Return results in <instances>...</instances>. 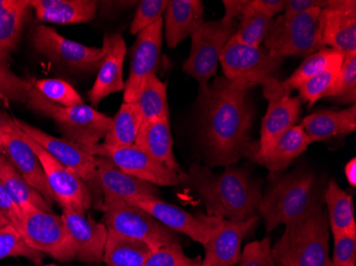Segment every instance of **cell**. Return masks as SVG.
Masks as SVG:
<instances>
[{"mask_svg":"<svg viewBox=\"0 0 356 266\" xmlns=\"http://www.w3.org/2000/svg\"><path fill=\"white\" fill-rule=\"evenodd\" d=\"M33 82L16 76L11 69H0V98L6 103H26Z\"/></svg>","mask_w":356,"mask_h":266,"instance_id":"40","label":"cell"},{"mask_svg":"<svg viewBox=\"0 0 356 266\" xmlns=\"http://www.w3.org/2000/svg\"><path fill=\"white\" fill-rule=\"evenodd\" d=\"M322 39L343 57L356 53V1L330 0L321 10Z\"/></svg>","mask_w":356,"mask_h":266,"instance_id":"20","label":"cell"},{"mask_svg":"<svg viewBox=\"0 0 356 266\" xmlns=\"http://www.w3.org/2000/svg\"><path fill=\"white\" fill-rule=\"evenodd\" d=\"M258 219V215L243 222L222 219L219 227L203 245L205 258L202 266H235L241 256L242 241L257 225Z\"/></svg>","mask_w":356,"mask_h":266,"instance_id":"21","label":"cell"},{"mask_svg":"<svg viewBox=\"0 0 356 266\" xmlns=\"http://www.w3.org/2000/svg\"><path fill=\"white\" fill-rule=\"evenodd\" d=\"M341 65L335 66L311 78L299 88L300 101L315 105L319 99L332 97L337 88Z\"/></svg>","mask_w":356,"mask_h":266,"instance_id":"38","label":"cell"},{"mask_svg":"<svg viewBox=\"0 0 356 266\" xmlns=\"http://www.w3.org/2000/svg\"><path fill=\"white\" fill-rule=\"evenodd\" d=\"M32 44L37 53L76 71L99 72L103 60V48L90 47L72 41L47 26L35 28L32 33Z\"/></svg>","mask_w":356,"mask_h":266,"instance_id":"11","label":"cell"},{"mask_svg":"<svg viewBox=\"0 0 356 266\" xmlns=\"http://www.w3.org/2000/svg\"><path fill=\"white\" fill-rule=\"evenodd\" d=\"M9 257H25L35 263H40L44 253L30 247L15 228L11 225L0 228V260Z\"/></svg>","mask_w":356,"mask_h":266,"instance_id":"39","label":"cell"},{"mask_svg":"<svg viewBox=\"0 0 356 266\" xmlns=\"http://www.w3.org/2000/svg\"><path fill=\"white\" fill-rule=\"evenodd\" d=\"M135 145L149 153L153 159L175 173H181L173 153L170 119H160L142 124Z\"/></svg>","mask_w":356,"mask_h":266,"instance_id":"27","label":"cell"},{"mask_svg":"<svg viewBox=\"0 0 356 266\" xmlns=\"http://www.w3.org/2000/svg\"><path fill=\"white\" fill-rule=\"evenodd\" d=\"M28 106L38 113L51 117L65 140L89 151L105 139L111 126L112 117L101 113L91 106L60 107L44 99L35 90L28 93Z\"/></svg>","mask_w":356,"mask_h":266,"instance_id":"5","label":"cell"},{"mask_svg":"<svg viewBox=\"0 0 356 266\" xmlns=\"http://www.w3.org/2000/svg\"><path fill=\"white\" fill-rule=\"evenodd\" d=\"M184 266H202V261L199 259H191V258H190L187 263Z\"/></svg>","mask_w":356,"mask_h":266,"instance_id":"52","label":"cell"},{"mask_svg":"<svg viewBox=\"0 0 356 266\" xmlns=\"http://www.w3.org/2000/svg\"><path fill=\"white\" fill-rule=\"evenodd\" d=\"M334 253L331 261L334 265L356 264V232L333 235Z\"/></svg>","mask_w":356,"mask_h":266,"instance_id":"45","label":"cell"},{"mask_svg":"<svg viewBox=\"0 0 356 266\" xmlns=\"http://www.w3.org/2000/svg\"><path fill=\"white\" fill-rule=\"evenodd\" d=\"M329 227L333 235L356 232L352 196L343 191L335 180L330 181L325 192Z\"/></svg>","mask_w":356,"mask_h":266,"instance_id":"32","label":"cell"},{"mask_svg":"<svg viewBox=\"0 0 356 266\" xmlns=\"http://www.w3.org/2000/svg\"><path fill=\"white\" fill-rule=\"evenodd\" d=\"M0 185L19 205L22 211L35 207L42 211L53 212V208L45 201V198L22 177L3 153H0Z\"/></svg>","mask_w":356,"mask_h":266,"instance_id":"30","label":"cell"},{"mask_svg":"<svg viewBox=\"0 0 356 266\" xmlns=\"http://www.w3.org/2000/svg\"><path fill=\"white\" fill-rule=\"evenodd\" d=\"M321 10L304 12L291 17L273 19L265 48L275 57H305L325 48L322 39Z\"/></svg>","mask_w":356,"mask_h":266,"instance_id":"6","label":"cell"},{"mask_svg":"<svg viewBox=\"0 0 356 266\" xmlns=\"http://www.w3.org/2000/svg\"><path fill=\"white\" fill-rule=\"evenodd\" d=\"M131 203L151 214L154 219L172 231L188 235L190 239L202 245L208 241L222 222V219L207 214L194 215L158 197L144 198Z\"/></svg>","mask_w":356,"mask_h":266,"instance_id":"15","label":"cell"},{"mask_svg":"<svg viewBox=\"0 0 356 266\" xmlns=\"http://www.w3.org/2000/svg\"><path fill=\"white\" fill-rule=\"evenodd\" d=\"M163 19L137 35L131 57V74L124 89V103H135L149 76L156 74L163 45Z\"/></svg>","mask_w":356,"mask_h":266,"instance_id":"16","label":"cell"},{"mask_svg":"<svg viewBox=\"0 0 356 266\" xmlns=\"http://www.w3.org/2000/svg\"><path fill=\"white\" fill-rule=\"evenodd\" d=\"M274 19L243 9L233 39L245 45L261 46L265 41Z\"/></svg>","mask_w":356,"mask_h":266,"instance_id":"36","label":"cell"},{"mask_svg":"<svg viewBox=\"0 0 356 266\" xmlns=\"http://www.w3.org/2000/svg\"><path fill=\"white\" fill-rule=\"evenodd\" d=\"M247 3L248 0H223L222 3H223L224 9H225V13L221 19L222 21L225 22V23L238 21Z\"/></svg>","mask_w":356,"mask_h":266,"instance_id":"49","label":"cell"},{"mask_svg":"<svg viewBox=\"0 0 356 266\" xmlns=\"http://www.w3.org/2000/svg\"><path fill=\"white\" fill-rule=\"evenodd\" d=\"M343 59L345 57L335 49L322 48L317 53L306 58L303 63L293 72V75L282 83L288 91L298 90L304 82L319 75L322 72L327 71L335 66L343 65Z\"/></svg>","mask_w":356,"mask_h":266,"instance_id":"35","label":"cell"},{"mask_svg":"<svg viewBox=\"0 0 356 266\" xmlns=\"http://www.w3.org/2000/svg\"><path fill=\"white\" fill-rule=\"evenodd\" d=\"M103 60L93 87L89 91L90 101L97 107L107 96L124 91L123 66L127 47L119 33H107L103 41Z\"/></svg>","mask_w":356,"mask_h":266,"instance_id":"22","label":"cell"},{"mask_svg":"<svg viewBox=\"0 0 356 266\" xmlns=\"http://www.w3.org/2000/svg\"><path fill=\"white\" fill-rule=\"evenodd\" d=\"M32 89L40 96L60 107H75L83 105V98L69 82L62 79H41L33 82Z\"/></svg>","mask_w":356,"mask_h":266,"instance_id":"37","label":"cell"},{"mask_svg":"<svg viewBox=\"0 0 356 266\" xmlns=\"http://www.w3.org/2000/svg\"><path fill=\"white\" fill-rule=\"evenodd\" d=\"M103 211V224L108 230L144 242L153 251L179 243L175 232L134 203L117 198H104Z\"/></svg>","mask_w":356,"mask_h":266,"instance_id":"7","label":"cell"},{"mask_svg":"<svg viewBox=\"0 0 356 266\" xmlns=\"http://www.w3.org/2000/svg\"><path fill=\"white\" fill-rule=\"evenodd\" d=\"M13 121L25 135L39 144L60 163L77 174L86 183L99 185L95 157L86 151L85 148L80 147L77 144L67 140L48 135L39 128L29 125L22 119H13Z\"/></svg>","mask_w":356,"mask_h":266,"instance_id":"17","label":"cell"},{"mask_svg":"<svg viewBox=\"0 0 356 266\" xmlns=\"http://www.w3.org/2000/svg\"><path fill=\"white\" fill-rule=\"evenodd\" d=\"M301 126L311 143L350 135L356 130L355 105L343 110L325 109L314 112L306 116Z\"/></svg>","mask_w":356,"mask_h":266,"instance_id":"25","label":"cell"},{"mask_svg":"<svg viewBox=\"0 0 356 266\" xmlns=\"http://www.w3.org/2000/svg\"><path fill=\"white\" fill-rule=\"evenodd\" d=\"M8 0H0V10L3 9L5 7L6 3H7Z\"/></svg>","mask_w":356,"mask_h":266,"instance_id":"54","label":"cell"},{"mask_svg":"<svg viewBox=\"0 0 356 266\" xmlns=\"http://www.w3.org/2000/svg\"><path fill=\"white\" fill-rule=\"evenodd\" d=\"M24 137L41 162L48 187L55 197L56 203L61 206L62 209L69 208L86 213L91 206V195L87 183L25 133Z\"/></svg>","mask_w":356,"mask_h":266,"instance_id":"12","label":"cell"},{"mask_svg":"<svg viewBox=\"0 0 356 266\" xmlns=\"http://www.w3.org/2000/svg\"><path fill=\"white\" fill-rule=\"evenodd\" d=\"M168 0H142L131 22L129 31L131 35H138L156 22L163 19V14L167 9Z\"/></svg>","mask_w":356,"mask_h":266,"instance_id":"42","label":"cell"},{"mask_svg":"<svg viewBox=\"0 0 356 266\" xmlns=\"http://www.w3.org/2000/svg\"><path fill=\"white\" fill-rule=\"evenodd\" d=\"M96 173L104 198H117L134 203L144 198L158 197L156 185L128 175L105 157H95Z\"/></svg>","mask_w":356,"mask_h":266,"instance_id":"23","label":"cell"},{"mask_svg":"<svg viewBox=\"0 0 356 266\" xmlns=\"http://www.w3.org/2000/svg\"><path fill=\"white\" fill-rule=\"evenodd\" d=\"M23 239L35 251L61 262L75 259L61 216L35 207L23 210Z\"/></svg>","mask_w":356,"mask_h":266,"instance_id":"10","label":"cell"},{"mask_svg":"<svg viewBox=\"0 0 356 266\" xmlns=\"http://www.w3.org/2000/svg\"><path fill=\"white\" fill-rule=\"evenodd\" d=\"M94 157H105L128 175L149 182L154 185L172 187L179 183L178 174L156 161L137 145L119 148L104 147L102 143L90 149Z\"/></svg>","mask_w":356,"mask_h":266,"instance_id":"14","label":"cell"},{"mask_svg":"<svg viewBox=\"0 0 356 266\" xmlns=\"http://www.w3.org/2000/svg\"><path fill=\"white\" fill-rule=\"evenodd\" d=\"M345 175L347 178L348 183L351 187L355 188L356 185V159L352 158L345 166Z\"/></svg>","mask_w":356,"mask_h":266,"instance_id":"50","label":"cell"},{"mask_svg":"<svg viewBox=\"0 0 356 266\" xmlns=\"http://www.w3.org/2000/svg\"><path fill=\"white\" fill-rule=\"evenodd\" d=\"M317 178L311 172L297 169L288 175L275 176L261 196L258 207L268 232L304 219L320 205Z\"/></svg>","mask_w":356,"mask_h":266,"instance_id":"3","label":"cell"},{"mask_svg":"<svg viewBox=\"0 0 356 266\" xmlns=\"http://www.w3.org/2000/svg\"><path fill=\"white\" fill-rule=\"evenodd\" d=\"M29 5L40 22L60 25L89 23L97 13L93 0H29Z\"/></svg>","mask_w":356,"mask_h":266,"instance_id":"26","label":"cell"},{"mask_svg":"<svg viewBox=\"0 0 356 266\" xmlns=\"http://www.w3.org/2000/svg\"><path fill=\"white\" fill-rule=\"evenodd\" d=\"M327 266H356V264H349V265H334L333 263H332V261L330 262L329 265Z\"/></svg>","mask_w":356,"mask_h":266,"instance_id":"55","label":"cell"},{"mask_svg":"<svg viewBox=\"0 0 356 266\" xmlns=\"http://www.w3.org/2000/svg\"><path fill=\"white\" fill-rule=\"evenodd\" d=\"M0 212L23 238V211L0 185Z\"/></svg>","mask_w":356,"mask_h":266,"instance_id":"46","label":"cell"},{"mask_svg":"<svg viewBox=\"0 0 356 266\" xmlns=\"http://www.w3.org/2000/svg\"><path fill=\"white\" fill-rule=\"evenodd\" d=\"M238 21L204 22L191 37L189 57L183 65L184 72L197 80L200 88L206 87L216 75L220 57L226 44L235 35Z\"/></svg>","mask_w":356,"mask_h":266,"instance_id":"8","label":"cell"},{"mask_svg":"<svg viewBox=\"0 0 356 266\" xmlns=\"http://www.w3.org/2000/svg\"><path fill=\"white\" fill-rule=\"evenodd\" d=\"M152 251L144 242L108 230L103 262L107 266H141Z\"/></svg>","mask_w":356,"mask_h":266,"instance_id":"31","label":"cell"},{"mask_svg":"<svg viewBox=\"0 0 356 266\" xmlns=\"http://www.w3.org/2000/svg\"><path fill=\"white\" fill-rule=\"evenodd\" d=\"M204 5L201 0H172L165 11V41L175 48L187 38H191L204 23Z\"/></svg>","mask_w":356,"mask_h":266,"instance_id":"24","label":"cell"},{"mask_svg":"<svg viewBox=\"0 0 356 266\" xmlns=\"http://www.w3.org/2000/svg\"><path fill=\"white\" fill-rule=\"evenodd\" d=\"M5 153L3 156L9 159L16 171L22 177L37 190L53 207L55 197L48 187L45 173L42 167L39 158L35 155L31 146L27 143L24 137V132L14 123L13 119L5 128Z\"/></svg>","mask_w":356,"mask_h":266,"instance_id":"19","label":"cell"},{"mask_svg":"<svg viewBox=\"0 0 356 266\" xmlns=\"http://www.w3.org/2000/svg\"><path fill=\"white\" fill-rule=\"evenodd\" d=\"M263 88L268 109L261 123V140L255 155L267 153L282 133L297 125L301 114L300 98L291 96V91L285 89L279 79L268 82Z\"/></svg>","mask_w":356,"mask_h":266,"instance_id":"13","label":"cell"},{"mask_svg":"<svg viewBox=\"0 0 356 266\" xmlns=\"http://www.w3.org/2000/svg\"><path fill=\"white\" fill-rule=\"evenodd\" d=\"M179 183L189 185L205 205L207 215L232 222H243L258 215L261 188L248 172L227 166L213 174L207 165L193 164L188 173L178 174Z\"/></svg>","mask_w":356,"mask_h":266,"instance_id":"2","label":"cell"},{"mask_svg":"<svg viewBox=\"0 0 356 266\" xmlns=\"http://www.w3.org/2000/svg\"><path fill=\"white\" fill-rule=\"evenodd\" d=\"M283 61V58L271 55L265 47L245 45L233 37L220 57L224 77L247 80L254 85L277 80Z\"/></svg>","mask_w":356,"mask_h":266,"instance_id":"9","label":"cell"},{"mask_svg":"<svg viewBox=\"0 0 356 266\" xmlns=\"http://www.w3.org/2000/svg\"><path fill=\"white\" fill-rule=\"evenodd\" d=\"M135 103L141 113L142 124L170 119L167 83L161 81L156 74L147 78Z\"/></svg>","mask_w":356,"mask_h":266,"instance_id":"34","label":"cell"},{"mask_svg":"<svg viewBox=\"0 0 356 266\" xmlns=\"http://www.w3.org/2000/svg\"><path fill=\"white\" fill-rule=\"evenodd\" d=\"M334 98L343 105H355L356 101V53L347 56L341 65Z\"/></svg>","mask_w":356,"mask_h":266,"instance_id":"41","label":"cell"},{"mask_svg":"<svg viewBox=\"0 0 356 266\" xmlns=\"http://www.w3.org/2000/svg\"><path fill=\"white\" fill-rule=\"evenodd\" d=\"M330 3V0H289L286 1L284 17H291L304 12L315 9H323Z\"/></svg>","mask_w":356,"mask_h":266,"instance_id":"48","label":"cell"},{"mask_svg":"<svg viewBox=\"0 0 356 266\" xmlns=\"http://www.w3.org/2000/svg\"><path fill=\"white\" fill-rule=\"evenodd\" d=\"M330 227L321 206L309 215L286 226L283 235L271 247L275 266H327Z\"/></svg>","mask_w":356,"mask_h":266,"instance_id":"4","label":"cell"},{"mask_svg":"<svg viewBox=\"0 0 356 266\" xmlns=\"http://www.w3.org/2000/svg\"><path fill=\"white\" fill-rule=\"evenodd\" d=\"M254 87L247 80L217 77L200 88L199 138L208 165H233L241 158L252 159L258 151V142L250 137L249 92Z\"/></svg>","mask_w":356,"mask_h":266,"instance_id":"1","label":"cell"},{"mask_svg":"<svg viewBox=\"0 0 356 266\" xmlns=\"http://www.w3.org/2000/svg\"><path fill=\"white\" fill-rule=\"evenodd\" d=\"M12 121L8 114L0 112V153H5V128Z\"/></svg>","mask_w":356,"mask_h":266,"instance_id":"51","label":"cell"},{"mask_svg":"<svg viewBox=\"0 0 356 266\" xmlns=\"http://www.w3.org/2000/svg\"><path fill=\"white\" fill-rule=\"evenodd\" d=\"M286 0H248L245 10L263 14L270 19L285 10Z\"/></svg>","mask_w":356,"mask_h":266,"instance_id":"47","label":"cell"},{"mask_svg":"<svg viewBox=\"0 0 356 266\" xmlns=\"http://www.w3.org/2000/svg\"><path fill=\"white\" fill-rule=\"evenodd\" d=\"M142 126L141 113L136 103H123L115 117L102 145L119 148L134 145Z\"/></svg>","mask_w":356,"mask_h":266,"instance_id":"33","label":"cell"},{"mask_svg":"<svg viewBox=\"0 0 356 266\" xmlns=\"http://www.w3.org/2000/svg\"><path fill=\"white\" fill-rule=\"evenodd\" d=\"M271 240L264 238L261 241L248 244L240 256L239 266H275L271 253Z\"/></svg>","mask_w":356,"mask_h":266,"instance_id":"43","label":"cell"},{"mask_svg":"<svg viewBox=\"0 0 356 266\" xmlns=\"http://www.w3.org/2000/svg\"><path fill=\"white\" fill-rule=\"evenodd\" d=\"M62 219L67 228L75 259L88 264L104 261L108 229L103 223L92 219L83 212L62 209Z\"/></svg>","mask_w":356,"mask_h":266,"instance_id":"18","label":"cell"},{"mask_svg":"<svg viewBox=\"0 0 356 266\" xmlns=\"http://www.w3.org/2000/svg\"><path fill=\"white\" fill-rule=\"evenodd\" d=\"M311 141L301 125H295L286 130L279 139L263 155H255L252 160L269 169L272 174L283 171L293 160L307 149Z\"/></svg>","mask_w":356,"mask_h":266,"instance_id":"28","label":"cell"},{"mask_svg":"<svg viewBox=\"0 0 356 266\" xmlns=\"http://www.w3.org/2000/svg\"><path fill=\"white\" fill-rule=\"evenodd\" d=\"M8 225H10L9 221H8L5 216L3 215V213L0 212V228L6 227V226Z\"/></svg>","mask_w":356,"mask_h":266,"instance_id":"53","label":"cell"},{"mask_svg":"<svg viewBox=\"0 0 356 266\" xmlns=\"http://www.w3.org/2000/svg\"><path fill=\"white\" fill-rule=\"evenodd\" d=\"M30 8L29 0H8L0 10V69H9L10 57L19 43Z\"/></svg>","mask_w":356,"mask_h":266,"instance_id":"29","label":"cell"},{"mask_svg":"<svg viewBox=\"0 0 356 266\" xmlns=\"http://www.w3.org/2000/svg\"><path fill=\"white\" fill-rule=\"evenodd\" d=\"M189 259L184 253L181 243H173L152 251L141 266H184Z\"/></svg>","mask_w":356,"mask_h":266,"instance_id":"44","label":"cell"}]
</instances>
